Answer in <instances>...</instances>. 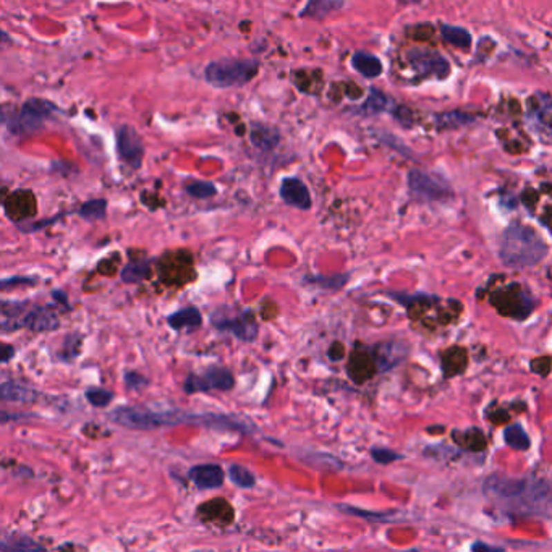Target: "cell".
<instances>
[{
  "mask_svg": "<svg viewBox=\"0 0 552 552\" xmlns=\"http://www.w3.org/2000/svg\"><path fill=\"white\" fill-rule=\"evenodd\" d=\"M108 419L119 426L138 431H151L165 426H178V424H195L217 431H235L242 434L256 432V426L247 419L232 417V415L219 413H195L187 410H149L146 407H120L108 413Z\"/></svg>",
  "mask_w": 552,
  "mask_h": 552,
  "instance_id": "obj_1",
  "label": "cell"
},
{
  "mask_svg": "<svg viewBox=\"0 0 552 552\" xmlns=\"http://www.w3.org/2000/svg\"><path fill=\"white\" fill-rule=\"evenodd\" d=\"M483 493L508 517L551 515L552 512V484L535 476L491 475L483 483Z\"/></svg>",
  "mask_w": 552,
  "mask_h": 552,
  "instance_id": "obj_2",
  "label": "cell"
},
{
  "mask_svg": "<svg viewBox=\"0 0 552 552\" xmlns=\"http://www.w3.org/2000/svg\"><path fill=\"white\" fill-rule=\"evenodd\" d=\"M549 248L536 230L520 222H513L504 230L499 258L507 267H533L547 256Z\"/></svg>",
  "mask_w": 552,
  "mask_h": 552,
  "instance_id": "obj_3",
  "label": "cell"
},
{
  "mask_svg": "<svg viewBox=\"0 0 552 552\" xmlns=\"http://www.w3.org/2000/svg\"><path fill=\"white\" fill-rule=\"evenodd\" d=\"M259 72L256 59H220L204 68V79L219 89L242 88Z\"/></svg>",
  "mask_w": 552,
  "mask_h": 552,
  "instance_id": "obj_4",
  "label": "cell"
},
{
  "mask_svg": "<svg viewBox=\"0 0 552 552\" xmlns=\"http://www.w3.org/2000/svg\"><path fill=\"white\" fill-rule=\"evenodd\" d=\"M57 112L55 104L46 99L31 97L23 104L18 112H13L12 119H3V122L15 135H31L44 129V124L50 119V115Z\"/></svg>",
  "mask_w": 552,
  "mask_h": 552,
  "instance_id": "obj_5",
  "label": "cell"
},
{
  "mask_svg": "<svg viewBox=\"0 0 552 552\" xmlns=\"http://www.w3.org/2000/svg\"><path fill=\"white\" fill-rule=\"evenodd\" d=\"M211 325L219 332L232 334L240 342L251 343L258 339L259 324L251 310L240 311L235 314H227L222 310H217L211 314Z\"/></svg>",
  "mask_w": 552,
  "mask_h": 552,
  "instance_id": "obj_6",
  "label": "cell"
},
{
  "mask_svg": "<svg viewBox=\"0 0 552 552\" xmlns=\"http://www.w3.org/2000/svg\"><path fill=\"white\" fill-rule=\"evenodd\" d=\"M526 125L541 141H552V96L535 93L526 101Z\"/></svg>",
  "mask_w": 552,
  "mask_h": 552,
  "instance_id": "obj_7",
  "label": "cell"
},
{
  "mask_svg": "<svg viewBox=\"0 0 552 552\" xmlns=\"http://www.w3.org/2000/svg\"><path fill=\"white\" fill-rule=\"evenodd\" d=\"M60 327V319L57 313L49 305L28 308L25 314L15 321L2 319V332H13V330L28 329L31 332H54Z\"/></svg>",
  "mask_w": 552,
  "mask_h": 552,
  "instance_id": "obj_8",
  "label": "cell"
},
{
  "mask_svg": "<svg viewBox=\"0 0 552 552\" xmlns=\"http://www.w3.org/2000/svg\"><path fill=\"white\" fill-rule=\"evenodd\" d=\"M235 386V377L227 368L222 366H211L196 374V372H190L187 376L185 382H183V390L185 394H200V392H209V390H232Z\"/></svg>",
  "mask_w": 552,
  "mask_h": 552,
  "instance_id": "obj_9",
  "label": "cell"
},
{
  "mask_svg": "<svg viewBox=\"0 0 552 552\" xmlns=\"http://www.w3.org/2000/svg\"><path fill=\"white\" fill-rule=\"evenodd\" d=\"M407 62L418 78L434 77L437 79H444L449 77L450 65L444 55L436 50L429 49H410L407 52Z\"/></svg>",
  "mask_w": 552,
  "mask_h": 552,
  "instance_id": "obj_10",
  "label": "cell"
},
{
  "mask_svg": "<svg viewBox=\"0 0 552 552\" xmlns=\"http://www.w3.org/2000/svg\"><path fill=\"white\" fill-rule=\"evenodd\" d=\"M408 188L410 193L421 201H444L452 196L450 187L446 182L421 171L408 172Z\"/></svg>",
  "mask_w": 552,
  "mask_h": 552,
  "instance_id": "obj_11",
  "label": "cell"
},
{
  "mask_svg": "<svg viewBox=\"0 0 552 552\" xmlns=\"http://www.w3.org/2000/svg\"><path fill=\"white\" fill-rule=\"evenodd\" d=\"M115 140L119 158L135 171L140 169L144 158V144L138 131L130 125H122L117 129Z\"/></svg>",
  "mask_w": 552,
  "mask_h": 552,
  "instance_id": "obj_12",
  "label": "cell"
},
{
  "mask_svg": "<svg viewBox=\"0 0 552 552\" xmlns=\"http://www.w3.org/2000/svg\"><path fill=\"white\" fill-rule=\"evenodd\" d=\"M279 195L287 206L296 207L300 211H310L311 206H313L308 187L298 177L284 178L280 183Z\"/></svg>",
  "mask_w": 552,
  "mask_h": 552,
  "instance_id": "obj_13",
  "label": "cell"
},
{
  "mask_svg": "<svg viewBox=\"0 0 552 552\" xmlns=\"http://www.w3.org/2000/svg\"><path fill=\"white\" fill-rule=\"evenodd\" d=\"M190 478L198 489H217L224 484L225 473L220 465L216 464H202L191 466L188 471Z\"/></svg>",
  "mask_w": 552,
  "mask_h": 552,
  "instance_id": "obj_14",
  "label": "cell"
},
{
  "mask_svg": "<svg viewBox=\"0 0 552 552\" xmlns=\"http://www.w3.org/2000/svg\"><path fill=\"white\" fill-rule=\"evenodd\" d=\"M0 397L7 402H17V403H35L39 402L41 394L35 390L30 386L20 384L15 381H3L0 386Z\"/></svg>",
  "mask_w": 552,
  "mask_h": 552,
  "instance_id": "obj_15",
  "label": "cell"
},
{
  "mask_svg": "<svg viewBox=\"0 0 552 552\" xmlns=\"http://www.w3.org/2000/svg\"><path fill=\"white\" fill-rule=\"evenodd\" d=\"M167 324L171 325V329L177 330V332L178 330H188V332H193V330L201 327L202 314L196 306H187V308H182L175 311V313L169 314Z\"/></svg>",
  "mask_w": 552,
  "mask_h": 552,
  "instance_id": "obj_16",
  "label": "cell"
},
{
  "mask_svg": "<svg viewBox=\"0 0 552 552\" xmlns=\"http://www.w3.org/2000/svg\"><path fill=\"white\" fill-rule=\"evenodd\" d=\"M352 67L365 78H377L382 75V62L376 55L358 50L352 57Z\"/></svg>",
  "mask_w": 552,
  "mask_h": 552,
  "instance_id": "obj_17",
  "label": "cell"
},
{
  "mask_svg": "<svg viewBox=\"0 0 552 552\" xmlns=\"http://www.w3.org/2000/svg\"><path fill=\"white\" fill-rule=\"evenodd\" d=\"M249 136H251V143L263 151H271L272 148H276L280 140L279 131L263 124H253Z\"/></svg>",
  "mask_w": 552,
  "mask_h": 552,
  "instance_id": "obj_18",
  "label": "cell"
},
{
  "mask_svg": "<svg viewBox=\"0 0 552 552\" xmlns=\"http://www.w3.org/2000/svg\"><path fill=\"white\" fill-rule=\"evenodd\" d=\"M343 6V0H308L303 10L300 12V17H310L314 20L327 17L329 13L339 10Z\"/></svg>",
  "mask_w": 552,
  "mask_h": 552,
  "instance_id": "obj_19",
  "label": "cell"
},
{
  "mask_svg": "<svg viewBox=\"0 0 552 552\" xmlns=\"http://www.w3.org/2000/svg\"><path fill=\"white\" fill-rule=\"evenodd\" d=\"M151 276V263L148 259H135L122 269L120 277L125 284H140Z\"/></svg>",
  "mask_w": 552,
  "mask_h": 552,
  "instance_id": "obj_20",
  "label": "cell"
},
{
  "mask_svg": "<svg viewBox=\"0 0 552 552\" xmlns=\"http://www.w3.org/2000/svg\"><path fill=\"white\" fill-rule=\"evenodd\" d=\"M504 442L513 450H528L531 447V439L520 423H513L504 429Z\"/></svg>",
  "mask_w": 552,
  "mask_h": 552,
  "instance_id": "obj_21",
  "label": "cell"
},
{
  "mask_svg": "<svg viewBox=\"0 0 552 552\" xmlns=\"http://www.w3.org/2000/svg\"><path fill=\"white\" fill-rule=\"evenodd\" d=\"M399 348H402V347L394 345V343H382V345L374 348V352L379 353V355H376V361H377V368H379V371H388V370H390V368H394L395 365H399L400 361L394 360V358L403 360L405 353H400V355H397Z\"/></svg>",
  "mask_w": 552,
  "mask_h": 552,
  "instance_id": "obj_22",
  "label": "cell"
},
{
  "mask_svg": "<svg viewBox=\"0 0 552 552\" xmlns=\"http://www.w3.org/2000/svg\"><path fill=\"white\" fill-rule=\"evenodd\" d=\"M441 35H442V37H444L446 42H449V44L455 46V47H461V49H468V47L471 46V42H473L470 32L461 26L444 25V23H442Z\"/></svg>",
  "mask_w": 552,
  "mask_h": 552,
  "instance_id": "obj_23",
  "label": "cell"
},
{
  "mask_svg": "<svg viewBox=\"0 0 552 552\" xmlns=\"http://www.w3.org/2000/svg\"><path fill=\"white\" fill-rule=\"evenodd\" d=\"M0 551H46V547L28 536H6L0 542Z\"/></svg>",
  "mask_w": 552,
  "mask_h": 552,
  "instance_id": "obj_24",
  "label": "cell"
},
{
  "mask_svg": "<svg viewBox=\"0 0 552 552\" xmlns=\"http://www.w3.org/2000/svg\"><path fill=\"white\" fill-rule=\"evenodd\" d=\"M348 279H350V274L345 272V274H332V276H311L306 277V282H310V284L313 285H318L319 289L337 292L345 287Z\"/></svg>",
  "mask_w": 552,
  "mask_h": 552,
  "instance_id": "obj_25",
  "label": "cell"
},
{
  "mask_svg": "<svg viewBox=\"0 0 552 552\" xmlns=\"http://www.w3.org/2000/svg\"><path fill=\"white\" fill-rule=\"evenodd\" d=\"M107 211V201L99 198V200L86 201L78 209V214L82 219L88 220V222H94V220H102L106 217Z\"/></svg>",
  "mask_w": 552,
  "mask_h": 552,
  "instance_id": "obj_26",
  "label": "cell"
},
{
  "mask_svg": "<svg viewBox=\"0 0 552 552\" xmlns=\"http://www.w3.org/2000/svg\"><path fill=\"white\" fill-rule=\"evenodd\" d=\"M337 508L343 513H348V515L365 518V520H368V522H392L394 520L392 512H371V511H365V508L347 506V504H339Z\"/></svg>",
  "mask_w": 552,
  "mask_h": 552,
  "instance_id": "obj_27",
  "label": "cell"
},
{
  "mask_svg": "<svg viewBox=\"0 0 552 552\" xmlns=\"http://www.w3.org/2000/svg\"><path fill=\"white\" fill-rule=\"evenodd\" d=\"M475 120L473 115L465 114V112H449L437 117V129L439 130H454L459 126H465Z\"/></svg>",
  "mask_w": 552,
  "mask_h": 552,
  "instance_id": "obj_28",
  "label": "cell"
},
{
  "mask_svg": "<svg viewBox=\"0 0 552 552\" xmlns=\"http://www.w3.org/2000/svg\"><path fill=\"white\" fill-rule=\"evenodd\" d=\"M229 478L235 486H238L242 489H251L256 484V478H254L251 471L238 464L229 466Z\"/></svg>",
  "mask_w": 552,
  "mask_h": 552,
  "instance_id": "obj_29",
  "label": "cell"
},
{
  "mask_svg": "<svg viewBox=\"0 0 552 552\" xmlns=\"http://www.w3.org/2000/svg\"><path fill=\"white\" fill-rule=\"evenodd\" d=\"M82 345H83L82 334H78V332L67 334V336H65L60 358L65 361H73L75 358H78L79 353H82Z\"/></svg>",
  "mask_w": 552,
  "mask_h": 552,
  "instance_id": "obj_30",
  "label": "cell"
},
{
  "mask_svg": "<svg viewBox=\"0 0 552 552\" xmlns=\"http://www.w3.org/2000/svg\"><path fill=\"white\" fill-rule=\"evenodd\" d=\"M185 191L191 198H196V200H209V198L217 195V187L212 182L195 180L188 183L185 187Z\"/></svg>",
  "mask_w": 552,
  "mask_h": 552,
  "instance_id": "obj_31",
  "label": "cell"
},
{
  "mask_svg": "<svg viewBox=\"0 0 552 552\" xmlns=\"http://www.w3.org/2000/svg\"><path fill=\"white\" fill-rule=\"evenodd\" d=\"M389 107V97L384 93L377 91V89H371L370 97L366 99V102L363 104V112L365 114H379V112L388 111Z\"/></svg>",
  "mask_w": 552,
  "mask_h": 552,
  "instance_id": "obj_32",
  "label": "cell"
},
{
  "mask_svg": "<svg viewBox=\"0 0 552 552\" xmlns=\"http://www.w3.org/2000/svg\"><path fill=\"white\" fill-rule=\"evenodd\" d=\"M84 397H86V400L93 405V407L106 408L112 403V400H114V394H112L111 390L101 388H89L86 389V392H84Z\"/></svg>",
  "mask_w": 552,
  "mask_h": 552,
  "instance_id": "obj_33",
  "label": "cell"
},
{
  "mask_svg": "<svg viewBox=\"0 0 552 552\" xmlns=\"http://www.w3.org/2000/svg\"><path fill=\"white\" fill-rule=\"evenodd\" d=\"M370 454L372 457V460L379 465H390L394 464V461L403 459L402 454H397L395 450L386 449V447H371Z\"/></svg>",
  "mask_w": 552,
  "mask_h": 552,
  "instance_id": "obj_34",
  "label": "cell"
},
{
  "mask_svg": "<svg viewBox=\"0 0 552 552\" xmlns=\"http://www.w3.org/2000/svg\"><path fill=\"white\" fill-rule=\"evenodd\" d=\"M36 284H37V279H35V277L13 276V277H6V279H2V282H0V287H2V290H8L10 287L36 285Z\"/></svg>",
  "mask_w": 552,
  "mask_h": 552,
  "instance_id": "obj_35",
  "label": "cell"
},
{
  "mask_svg": "<svg viewBox=\"0 0 552 552\" xmlns=\"http://www.w3.org/2000/svg\"><path fill=\"white\" fill-rule=\"evenodd\" d=\"M125 384H126V388L136 390V389H141L143 386H146V379L141 374H138V372L126 371L125 372Z\"/></svg>",
  "mask_w": 552,
  "mask_h": 552,
  "instance_id": "obj_36",
  "label": "cell"
},
{
  "mask_svg": "<svg viewBox=\"0 0 552 552\" xmlns=\"http://www.w3.org/2000/svg\"><path fill=\"white\" fill-rule=\"evenodd\" d=\"M388 295L390 296V298L397 300L399 303H402V305H405V306H408V305L412 303V301H415V300H432V298H436V296H432V295H424V294H421V295H400V294H394V292H389Z\"/></svg>",
  "mask_w": 552,
  "mask_h": 552,
  "instance_id": "obj_37",
  "label": "cell"
},
{
  "mask_svg": "<svg viewBox=\"0 0 552 552\" xmlns=\"http://www.w3.org/2000/svg\"><path fill=\"white\" fill-rule=\"evenodd\" d=\"M13 356H15V348H13V345H8V343H3L2 353H0V361H2V365L10 363L13 360Z\"/></svg>",
  "mask_w": 552,
  "mask_h": 552,
  "instance_id": "obj_38",
  "label": "cell"
},
{
  "mask_svg": "<svg viewBox=\"0 0 552 552\" xmlns=\"http://www.w3.org/2000/svg\"><path fill=\"white\" fill-rule=\"evenodd\" d=\"M50 295H52V298H54L55 303H60L64 308L72 310V306H70V303H68V295L65 294L64 290H52Z\"/></svg>",
  "mask_w": 552,
  "mask_h": 552,
  "instance_id": "obj_39",
  "label": "cell"
},
{
  "mask_svg": "<svg viewBox=\"0 0 552 552\" xmlns=\"http://www.w3.org/2000/svg\"><path fill=\"white\" fill-rule=\"evenodd\" d=\"M471 551H504V547H499V546H491V544H486V542H481V541H476L473 546H471Z\"/></svg>",
  "mask_w": 552,
  "mask_h": 552,
  "instance_id": "obj_40",
  "label": "cell"
},
{
  "mask_svg": "<svg viewBox=\"0 0 552 552\" xmlns=\"http://www.w3.org/2000/svg\"><path fill=\"white\" fill-rule=\"evenodd\" d=\"M400 3H405V6H413V3H419L421 0H397Z\"/></svg>",
  "mask_w": 552,
  "mask_h": 552,
  "instance_id": "obj_41",
  "label": "cell"
}]
</instances>
